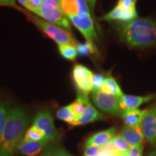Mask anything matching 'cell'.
<instances>
[{
    "label": "cell",
    "instance_id": "1",
    "mask_svg": "<svg viewBox=\"0 0 156 156\" xmlns=\"http://www.w3.org/2000/svg\"><path fill=\"white\" fill-rule=\"evenodd\" d=\"M120 38L130 48H145L156 46V20L136 18L116 26Z\"/></svg>",
    "mask_w": 156,
    "mask_h": 156
},
{
    "label": "cell",
    "instance_id": "2",
    "mask_svg": "<svg viewBox=\"0 0 156 156\" xmlns=\"http://www.w3.org/2000/svg\"><path fill=\"white\" fill-rule=\"evenodd\" d=\"M29 120L22 108L9 111L3 133L0 139V156H13L27 131Z\"/></svg>",
    "mask_w": 156,
    "mask_h": 156
},
{
    "label": "cell",
    "instance_id": "3",
    "mask_svg": "<svg viewBox=\"0 0 156 156\" xmlns=\"http://www.w3.org/2000/svg\"><path fill=\"white\" fill-rule=\"evenodd\" d=\"M18 9L23 12L30 20L32 21L38 28H40L43 32H44L49 38L53 39L58 44H67L76 46L77 41H75V39L67 30L57 25L46 22L44 20L41 19L40 17L31 14L22 8L18 7Z\"/></svg>",
    "mask_w": 156,
    "mask_h": 156
},
{
    "label": "cell",
    "instance_id": "4",
    "mask_svg": "<svg viewBox=\"0 0 156 156\" xmlns=\"http://www.w3.org/2000/svg\"><path fill=\"white\" fill-rule=\"evenodd\" d=\"M92 101L98 109L108 114L122 115L120 108V97L103 91H93Z\"/></svg>",
    "mask_w": 156,
    "mask_h": 156
},
{
    "label": "cell",
    "instance_id": "5",
    "mask_svg": "<svg viewBox=\"0 0 156 156\" xmlns=\"http://www.w3.org/2000/svg\"><path fill=\"white\" fill-rule=\"evenodd\" d=\"M34 13L42 17L46 22L64 28L66 30H71V25L67 16L62 12L61 9L47 2H44L40 8Z\"/></svg>",
    "mask_w": 156,
    "mask_h": 156
},
{
    "label": "cell",
    "instance_id": "6",
    "mask_svg": "<svg viewBox=\"0 0 156 156\" xmlns=\"http://www.w3.org/2000/svg\"><path fill=\"white\" fill-rule=\"evenodd\" d=\"M73 25L80 31L83 36L86 39V42L95 44L97 40L96 31L95 30L94 20L91 15L87 16H77V15H70L68 16Z\"/></svg>",
    "mask_w": 156,
    "mask_h": 156
},
{
    "label": "cell",
    "instance_id": "7",
    "mask_svg": "<svg viewBox=\"0 0 156 156\" xmlns=\"http://www.w3.org/2000/svg\"><path fill=\"white\" fill-rule=\"evenodd\" d=\"M94 74L88 68L81 64L74 67L73 77L78 91L87 93L93 90V78Z\"/></svg>",
    "mask_w": 156,
    "mask_h": 156
},
{
    "label": "cell",
    "instance_id": "8",
    "mask_svg": "<svg viewBox=\"0 0 156 156\" xmlns=\"http://www.w3.org/2000/svg\"><path fill=\"white\" fill-rule=\"evenodd\" d=\"M34 125L44 132L46 139L48 141H54L58 136V131L54 126V119L47 111L38 112L34 119Z\"/></svg>",
    "mask_w": 156,
    "mask_h": 156
},
{
    "label": "cell",
    "instance_id": "9",
    "mask_svg": "<svg viewBox=\"0 0 156 156\" xmlns=\"http://www.w3.org/2000/svg\"><path fill=\"white\" fill-rule=\"evenodd\" d=\"M59 3L62 12L67 17L70 15L80 17L91 15L85 0H59Z\"/></svg>",
    "mask_w": 156,
    "mask_h": 156
},
{
    "label": "cell",
    "instance_id": "10",
    "mask_svg": "<svg viewBox=\"0 0 156 156\" xmlns=\"http://www.w3.org/2000/svg\"><path fill=\"white\" fill-rule=\"evenodd\" d=\"M141 128L144 137L152 145L156 144V106L147 111Z\"/></svg>",
    "mask_w": 156,
    "mask_h": 156
},
{
    "label": "cell",
    "instance_id": "11",
    "mask_svg": "<svg viewBox=\"0 0 156 156\" xmlns=\"http://www.w3.org/2000/svg\"><path fill=\"white\" fill-rule=\"evenodd\" d=\"M138 18V15L136 9H127L122 7H114L112 11L109 12L102 17L101 20L104 21H120L122 23H128Z\"/></svg>",
    "mask_w": 156,
    "mask_h": 156
},
{
    "label": "cell",
    "instance_id": "12",
    "mask_svg": "<svg viewBox=\"0 0 156 156\" xmlns=\"http://www.w3.org/2000/svg\"><path fill=\"white\" fill-rule=\"evenodd\" d=\"M116 128L112 127L93 134L85 142V148L90 147H103L108 145L111 140L114 138V136L116 135Z\"/></svg>",
    "mask_w": 156,
    "mask_h": 156
},
{
    "label": "cell",
    "instance_id": "13",
    "mask_svg": "<svg viewBox=\"0 0 156 156\" xmlns=\"http://www.w3.org/2000/svg\"><path fill=\"white\" fill-rule=\"evenodd\" d=\"M48 140L44 139L39 141L20 142L17 149L25 156H36L41 154L48 146Z\"/></svg>",
    "mask_w": 156,
    "mask_h": 156
},
{
    "label": "cell",
    "instance_id": "14",
    "mask_svg": "<svg viewBox=\"0 0 156 156\" xmlns=\"http://www.w3.org/2000/svg\"><path fill=\"white\" fill-rule=\"evenodd\" d=\"M155 95H149L146 96H136V95H123L120 97V108L122 111L129 110V109L137 108L143 103L150 102L154 99Z\"/></svg>",
    "mask_w": 156,
    "mask_h": 156
},
{
    "label": "cell",
    "instance_id": "15",
    "mask_svg": "<svg viewBox=\"0 0 156 156\" xmlns=\"http://www.w3.org/2000/svg\"><path fill=\"white\" fill-rule=\"evenodd\" d=\"M120 135L131 147L143 143L144 137L141 126H124L122 128Z\"/></svg>",
    "mask_w": 156,
    "mask_h": 156
},
{
    "label": "cell",
    "instance_id": "16",
    "mask_svg": "<svg viewBox=\"0 0 156 156\" xmlns=\"http://www.w3.org/2000/svg\"><path fill=\"white\" fill-rule=\"evenodd\" d=\"M105 119L104 116H103L101 113L98 112V110L94 106L91 104L90 102L87 103L86 109L85 112L76 119L75 122L70 124L71 126H80L85 125V124H88V123L95 122V121L102 120Z\"/></svg>",
    "mask_w": 156,
    "mask_h": 156
},
{
    "label": "cell",
    "instance_id": "17",
    "mask_svg": "<svg viewBox=\"0 0 156 156\" xmlns=\"http://www.w3.org/2000/svg\"><path fill=\"white\" fill-rule=\"evenodd\" d=\"M147 110H140L138 108L129 109L124 111L122 116L126 126H140L145 117Z\"/></svg>",
    "mask_w": 156,
    "mask_h": 156
},
{
    "label": "cell",
    "instance_id": "18",
    "mask_svg": "<svg viewBox=\"0 0 156 156\" xmlns=\"http://www.w3.org/2000/svg\"><path fill=\"white\" fill-rule=\"evenodd\" d=\"M89 102L90 100L88 94L78 91L77 99H76L75 102L69 105L72 112L73 113V114L77 118H78L85 112L87 103Z\"/></svg>",
    "mask_w": 156,
    "mask_h": 156
},
{
    "label": "cell",
    "instance_id": "19",
    "mask_svg": "<svg viewBox=\"0 0 156 156\" xmlns=\"http://www.w3.org/2000/svg\"><path fill=\"white\" fill-rule=\"evenodd\" d=\"M109 143L112 144L119 156H127L132 147L120 134L115 135Z\"/></svg>",
    "mask_w": 156,
    "mask_h": 156
},
{
    "label": "cell",
    "instance_id": "20",
    "mask_svg": "<svg viewBox=\"0 0 156 156\" xmlns=\"http://www.w3.org/2000/svg\"><path fill=\"white\" fill-rule=\"evenodd\" d=\"M101 91L111 93V94L115 95L119 97L122 96L124 95L122 89H121L119 84L117 83L116 80L114 77H110V76L106 77L104 84H103L102 88H101Z\"/></svg>",
    "mask_w": 156,
    "mask_h": 156
},
{
    "label": "cell",
    "instance_id": "21",
    "mask_svg": "<svg viewBox=\"0 0 156 156\" xmlns=\"http://www.w3.org/2000/svg\"><path fill=\"white\" fill-rule=\"evenodd\" d=\"M44 139H46L44 132L36 126L33 125L27 130L21 141H39Z\"/></svg>",
    "mask_w": 156,
    "mask_h": 156
},
{
    "label": "cell",
    "instance_id": "22",
    "mask_svg": "<svg viewBox=\"0 0 156 156\" xmlns=\"http://www.w3.org/2000/svg\"><path fill=\"white\" fill-rule=\"evenodd\" d=\"M58 51L64 58L73 61L77 55V50L75 46L67 44H58Z\"/></svg>",
    "mask_w": 156,
    "mask_h": 156
},
{
    "label": "cell",
    "instance_id": "23",
    "mask_svg": "<svg viewBox=\"0 0 156 156\" xmlns=\"http://www.w3.org/2000/svg\"><path fill=\"white\" fill-rule=\"evenodd\" d=\"M76 48L77 50V53L80 56H87L91 54L96 53L97 48L95 45L90 44V43L86 42L85 44L76 42Z\"/></svg>",
    "mask_w": 156,
    "mask_h": 156
},
{
    "label": "cell",
    "instance_id": "24",
    "mask_svg": "<svg viewBox=\"0 0 156 156\" xmlns=\"http://www.w3.org/2000/svg\"><path fill=\"white\" fill-rule=\"evenodd\" d=\"M56 117L58 119L69 123V124L75 122L76 119H77V117L72 112L69 105L58 109L57 112H56Z\"/></svg>",
    "mask_w": 156,
    "mask_h": 156
},
{
    "label": "cell",
    "instance_id": "25",
    "mask_svg": "<svg viewBox=\"0 0 156 156\" xmlns=\"http://www.w3.org/2000/svg\"><path fill=\"white\" fill-rule=\"evenodd\" d=\"M9 111V110H8L5 103H0V139H1L2 134L3 133Z\"/></svg>",
    "mask_w": 156,
    "mask_h": 156
},
{
    "label": "cell",
    "instance_id": "26",
    "mask_svg": "<svg viewBox=\"0 0 156 156\" xmlns=\"http://www.w3.org/2000/svg\"><path fill=\"white\" fill-rule=\"evenodd\" d=\"M106 77L102 74H95L93 78V91L101 90Z\"/></svg>",
    "mask_w": 156,
    "mask_h": 156
},
{
    "label": "cell",
    "instance_id": "27",
    "mask_svg": "<svg viewBox=\"0 0 156 156\" xmlns=\"http://www.w3.org/2000/svg\"><path fill=\"white\" fill-rule=\"evenodd\" d=\"M136 0H119L117 2V7L124 9H135Z\"/></svg>",
    "mask_w": 156,
    "mask_h": 156
},
{
    "label": "cell",
    "instance_id": "28",
    "mask_svg": "<svg viewBox=\"0 0 156 156\" xmlns=\"http://www.w3.org/2000/svg\"><path fill=\"white\" fill-rule=\"evenodd\" d=\"M58 148V145L56 143H52L46 147V149L39 154V156H54L56 151Z\"/></svg>",
    "mask_w": 156,
    "mask_h": 156
},
{
    "label": "cell",
    "instance_id": "29",
    "mask_svg": "<svg viewBox=\"0 0 156 156\" xmlns=\"http://www.w3.org/2000/svg\"><path fill=\"white\" fill-rule=\"evenodd\" d=\"M44 3L43 0H28V8L27 9L33 12L38 9Z\"/></svg>",
    "mask_w": 156,
    "mask_h": 156
},
{
    "label": "cell",
    "instance_id": "30",
    "mask_svg": "<svg viewBox=\"0 0 156 156\" xmlns=\"http://www.w3.org/2000/svg\"><path fill=\"white\" fill-rule=\"evenodd\" d=\"M103 147H90L86 148L84 152V156H97L103 151Z\"/></svg>",
    "mask_w": 156,
    "mask_h": 156
},
{
    "label": "cell",
    "instance_id": "31",
    "mask_svg": "<svg viewBox=\"0 0 156 156\" xmlns=\"http://www.w3.org/2000/svg\"><path fill=\"white\" fill-rule=\"evenodd\" d=\"M142 150H143V143L133 146L131 147L127 156H142Z\"/></svg>",
    "mask_w": 156,
    "mask_h": 156
},
{
    "label": "cell",
    "instance_id": "32",
    "mask_svg": "<svg viewBox=\"0 0 156 156\" xmlns=\"http://www.w3.org/2000/svg\"><path fill=\"white\" fill-rule=\"evenodd\" d=\"M85 1H86L87 5H88L90 12V15L93 17V20H94V23L97 24L96 21H95V15H94V9H95V3H96L97 0H85Z\"/></svg>",
    "mask_w": 156,
    "mask_h": 156
},
{
    "label": "cell",
    "instance_id": "33",
    "mask_svg": "<svg viewBox=\"0 0 156 156\" xmlns=\"http://www.w3.org/2000/svg\"><path fill=\"white\" fill-rule=\"evenodd\" d=\"M0 5L9 6V7H13L18 8V7L15 4V0H0Z\"/></svg>",
    "mask_w": 156,
    "mask_h": 156
},
{
    "label": "cell",
    "instance_id": "34",
    "mask_svg": "<svg viewBox=\"0 0 156 156\" xmlns=\"http://www.w3.org/2000/svg\"><path fill=\"white\" fill-rule=\"evenodd\" d=\"M54 156H73L69 153H67L63 148H58L57 151H56Z\"/></svg>",
    "mask_w": 156,
    "mask_h": 156
},
{
    "label": "cell",
    "instance_id": "35",
    "mask_svg": "<svg viewBox=\"0 0 156 156\" xmlns=\"http://www.w3.org/2000/svg\"><path fill=\"white\" fill-rule=\"evenodd\" d=\"M45 2H47L49 5H51L54 6V7H57V8L61 9V6H60L59 0H43ZM62 10V9H61Z\"/></svg>",
    "mask_w": 156,
    "mask_h": 156
},
{
    "label": "cell",
    "instance_id": "36",
    "mask_svg": "<svg viewBox=\"0 0 156 156\" xmlns=\"http://www.w3.org/2000/svg\"><path fill=\"white\" fill-rule=\"evenodd\" d=\"M20 4H21L25 8H28V0H17Z\"/></svg>",
    "mask_w": 156,
    "mask_h": 156
},
{
    "label": "cell",
    "instance_id": "37",
    "mask_svg": "<svg viewBox=\"0 0 156 156\" xmlns=\"http://www.w3.org/2000/svg\"><path fill=\"white\" fill-rule=\"evenodd\" d=\"M147 156H156V148H155L153 151H151V153L148 154Z\"/></svg>",
    "mask_w": 156,
    "mask_h": 156
}]
</instances>
